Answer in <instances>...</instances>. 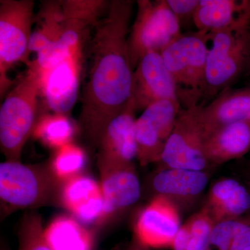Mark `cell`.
<instances>
[{
  "instance_id": "cell-18",
  "label": "cell",
  "mask_w": 250,
  "mask_h": 250,
  "mask_svg": "<svg viewBox=\"0 0 250 250\" xmlns=\"http://www.w3.org/2000/svg\"><path fill=\"white\" fill-rule=\"evenodd\" d=\"M202 208L215 224L242 218L250 210V193L236 179H221L211 186Z\"/></svg>"
},
{
  "instance_id": "cell-4",
  "label": "cell",
  "mask_w": 250,
  "mask_h": 250,
  "mask_svg": "<svg viewBox=\"0 0 250 250\" xmlns=\"http://www.w3.org/2000/svg\"><path fill=\"white\" fill-rule=\"evenodd\" d=\"M209 42L210 35L201 31L182 34L161 53L182 108L199 104L205 98Z\"/></svg>"
},
{
  "instance_id": "cell-5",
  "label": "cell",
  "mask_w": 250,
  "mask_h": 250,
  "mask_svg": "<svg viewBox=\"0 0 250 250\" xmlns=\"http://www.w3.org/2000/svg\"><path fill=\"white\" fill-rule=\"evenodd\" d=\"M205 98L216 97L250 70V24L210 35Z\"/></svg>"
},
{
  "instance_id": "cell-3",
  "label": "cell",
  "mask_w": 250,
  "mask_h": 250,
  "mask_svg": "<svg viewBox=\"0 0 250 250\" xmlns=\"http://www.w3.org/2000/svg\"><path fill=\"white\" fill-rule=\"evenodd\" d=\"M62 184L47 165H31L6 160L0 164L1 216L20 210L59 206Z\"/></svg>"
},
{
  "instance_id": "cell-30",
  "label": "cell",
  "mask_w": 250,
  "mask_h": 250,
  "mask_svg": "<svg viewBox=\"0 0 250 250\" xmlns=\"http://www.w3.org/2000/svg\"><path fill=\"white\" fill-rule=\"evenodd\" d=\"M243 250H250V246H248V248H246V249Z\"/></svg>"
},
{
  "instance_id": "cell-9",
  "label": "cell",
  "mask_w": 250,
  "mask_h": 250,
  "mask_svg": "<svg viewBox=\"0 0 250 250\" xmlns=\"http://www.w3.org/2000/svg\"><path fill=\"white\" fill-rule=\"evenodd\" d=\"M181 108L179 102L162 100L148 106L136 118L135 138L140 165L159 163Z\"/></svg>"
},
{
  "instance_id": "cell-10",
  "label": "cell",
  "mask_w": 250,
  "mask_h": 250,
  "mask_svg": "<svg viewBox=\"0 0 250 250\" xmlns=\"http://www.w3.org/2000/svg\"><path fill=\"white\" fill-rule=\"evenodd\" d=\"M182 225L179 207L165 197L154 195L136 217L133 237L150 249L170 248Z\"/></svg>"
},
{
  "instance_id": "cell-7",
  "label": "cell",
  "mask_w": 250,
  "mask_h": 250,
  "mask_svg": "<svg viewBox=\"0 0 250 250\" xmlns=\"http://www.w3.org/2000/svg\"><path fill=\"white\" fill-rule=\"evenodd\" d=\"M137 11L128 36V53L132 68L149 52H159L182 35V25L167 0H138Z\"/></svg>"
},
{
  "instance_id": "cell-24",
  "label": "cell",
  "mask_w": 250,
  "mask_h": 250,
  "mask_svg": "<svg viewBox=\"0 0 250 250\" xmlns=\"http://www.w3.org/2000/svg\"><path fill=\"white\" fill-rule=\"evenodd\" d=\"M44 229L39 213H24L18 228V250H54L46 240Z\"/></svg>"
},
{
  "instance_id": "cell-22",
  "label": "cell",
  "mask_w": 250,
  "mask_h": 250,
  "mask_svg": "<svg viewBox=\"0 0 250 250\" xmlns=\"http://www.w3.org/2000/svg\"><path fill=\"white\" fill-rule=\"evenodd\" d=\"M77 126L67 115L42 113L36 123L32 136L45 147L57 150L73 143Z\"/></svg>"
},
{
  "instance_id": "cell-11",
  "label": "cell",
  "mask_w": 250,
  "mask_h": 250,
  "mask_svg": "<svg viewBox=\"0 0 250 250\" xmlns=\"http://www.w3.org/2000/svg\"><path fill=\"white\" fill-rule=\"evenodd\" d=\"M132 99L136 111L162 100L179 102L175 83L161 53L149 52L140 59L133 75Z\"/></svg>"
},
{
  "instance_id": "cell-13",
  "label": "cell",
  "mask_w": 250,
  "mask_h": 250,
  "mask_svg": "<svg viewBox=\"0 0 250 250\" xmlns=\"http://www.w3.org/2000/svg\"><path fill=\"white\" fill-rule=\"evenodd\" d=\"M136 109L131 101L121 114L106 125L97 144L98 161L118 166H128L137 160L135 138Z\"/></svg>"
},
{
  "instance_id": "cell-15",
  "label": "cell",
  "mask_w": 250,
  "mask_h": 250,
  "mask_svg": "<svg viewBox=\"0 0 250 250\" xmlns=\"http://www.w3.org/2000/svg\"><path fill=\"white\" fill-rule=\"evenodd\" d=\"M82 65V62L68 58L41 71V97L52 113L67 115L75 106L80 93Z\"/></svg>"
},
{
  "instance_id": "cell-16",
  "label": "cell",
  "mask_w": 250,
  "mask_h": 250,
  "mask_svg": "<svg viewBox=\"0 0 250 250\" xmlns=\"http://www.w3.org/2000/svg\"><path fill=\"white\" fill-rule=\"evenodd\" d=\"M205 170L159 167L151 182L154 195H161L179 209L191 207L202 196L209 181Z\"/></svg>"
},
{
  "instance_id": "cell-20",
  "label": "cell",
  "mask_w": 250,
  "mask_h": 250,
  "mask_svg": "<svg viewBox=\"0 0 250 250\" xmlns=\"http://www.w3.org/2000/svg\"><path fill=\"white\" fill-rule=\"evenodd\" d=\"M250 151V121L225 125L206 139V155L209 165H222L243 157Z\"/></svg>"
},
{
  "instance_id": "cell-29",
  "label": "cell",
  "mask_w": 250,
  "mask_h": 250,
  "mask_svg": "<svg viewBox=\"0 0 250 250\" xmlns=\"http://www.w3.org/2000/svg\"><path fill=\"white\" fill-rule=\"evenodd\" d=\"M150 248L148 247L144 246L142 243H140L137 240L135 239L134 237L131 240V243H129V246L126 248V250H151Z\"/></svg>"
},
{
  "instance_id": "cell-17",
  "label": "cell",
  "mask_w": 250,
  "mask_h": 250,
  "mask_svg": "<svg viewBox=\"0 0 250 250\" xmlns=\"http://www.w3.org/2000/svg\"><path fill=\"white\" fill-rule=\"evenodd\" d=\"M200 119L206 138L225 125L250 121V86L223 90L203 105Z\"/></svg>"
},
{
  "instance_id": "cell-2",
  "label": "cell",
  "mask_w": 250,
  "mask_h": 250,
  "mask_svg": "<svg viewBox=\"0 0 250 250\" xmlns=\"http://www.w3.org/2000/svg\"><path fill=\"white\" fill-rule=\"evenodd\" d=\"M42 75L31 62L6 94L0 108V147L6 160L21 161L23 148L41 115Z\"/></svg>"
},
{
  "instance_id": "cell-27",
  "label": "cell",
  "mask_w": 250,
  "mask_h": 250,
  "mask_svg": "<svg viewBox=\"0 0 250 250\" xmlns=\"http://www.w3.org/2000/svg\"><path fill=\"white\" fill-rule=\"evenodd\" d=\"M167 4L180 22L191 21L200 4V0H167Z\"/></svg>"
},
{
  "instance_id": "cell-14",
  "label": "cell",
  "mask_w": 250,
  "mask_h": 250,
  "mask_svg": "<svg viewBox=\"0 0 250 250\" xmlns=\"http://www.w3.org/2000/svg\"><path fill=\"white\" fill-rule=\"evenodd\" d=\"M59 206L85 226H101L104 220L105 204L100 183L81 174L62 184Z\"/></svg>"
},
{
  "instance_id": "cell-25",
  "label": "cell",
  "mask_w": 250,
  "mask_h": 250,
  "mask_svg": "<svg viewBox=\"0 0 250 250\" xmlns=\"http://www.w3.org/2000/svg\"><path fill=\"white\" fill-rule=\"evenodd\" d=\"M187 223L190 233L187 250H207L214 222L202 208L188 219Z\"/></svg>"
},
{
  "instance_id": "cell-8",
  "label": "cell",
  "mask_w": 250,
  "mask_h": 250,
  "mask_svg": "<svg viewBox=\"0 0 250 250\" xmlns=\"http://www.w3.org/2000/svg\"><path fill=\"white\" fill-rule=\"evenodd\" d=\"M204 103L181 108L159 164L161 167L206 170V135L200 113Z\"/></svg>"
},
{
  "instance_id": "cell-28",
  "label": "cell",
  "mask_w": 250,
  "mask_h": 250,
  "mask_svg": "<svg viewBox=\"0 0 250 250\" xmlns=\"http://www.w3.org/2000/svg\"><path fill=\"white\" fill-rule=\"evenodd\" d=\"M190 233L187 222L182 224L178 231L176 233L171 244L172 250H187L190 241Z\"/></svg>"
},
{
  "instance_id": "cell-23",
  "label": "cell",
  "mask_w": 250,
  "mask_h": 250,
  "mask_svg": "<svg viewBox=\"0 0 250 250\" xmlns=\"http://www.w3.org/2000/svg\"><path fill=\"white\" fill-rule=\"evenodd\" d=\"M86 163L85 151L72 143L54 151L48 166L54 177L62 184L83 174Z\"/></svg>"
},
{
  "instance_id": "cell-31",
  "label": "cell",
  "mask_w": 250,
  "mask_h": 250,
  "mask_svg": "<svg viewBox=\"0 0 250 250\" xmlns=\"http://www.w3.org/2000/svg\"><path fill=\"white\" fill-rule=\"evenodd\" d=\"M1 250H6L5 249V248H1Z\"/></svg>"
},
{
  "instance_id": "cell-12",
  "label": "cell",
  "mask_w": 250,
  "mask_h": 250,
  "mask_svg": "<svg viewBox=\"0 0 250 250\" xmlns=\"http://www.w3.org/2000/svg\"><path fill=\"white\" fill-rule=\"evenodd\" d=\"M98 166L106 224L124 214L139 201L141 186L134 164L118 166L98 161Z\"/></svg>"
},
{
  "instance_id": "cell-26",
  "label": "cell",
  "mask_w": 250,
  "mask_h": 250,
  "mask_svg": "<svg viewBox=\"0 0 250 250\" xmlns=\"http://www.w3.org/2000/svg\"><path fill=\"white\" fill-rule=\"evenodd\" d=\"M239 218L215 224L207 250H230Z\"/></svg>"
},
{
  "instance_id": "cell-6",
  "label": "cell",
  "mask_w": 250,
  "mask_h": 250,
  "mask_svg": "<svg viewBox=\"0 0 250 250\" xmlns=\"http://www.w3.org/2000/svg\"><path fill=\"white\" fill-rule=\"evenodd\" d=\"M33 0L0 1V96L4 98L15 82L9 72L16 64L29 61L32 27L35 22Z\"/></svg>"
},
{
  "instance_id": "cell-19",
  "label": "cell",
  "mask_w": 250,
  "mask_h": 250,
  "mask_svg": "<svg viewBox=\"0 0 250 250\" xmlns=\"http://www.w3.org/2000/svg\"><path fill=\"white\" fill-rule=\"evenodd\" d=\"M193 24L197 31L208 35L250 24V0H200Z\"/></svg>"
},
{
  "instance_id": "cell-1",
  "label": "cell",
  "mask_w": 250,
  "mask_h": 250,
  "mask_svg": "<svg viewBox=\"0 0 250 250\" xmlns=\"http://www.w3.org/2000/svg\"><path fill=\"white\" fill-rule=\"evenodd\" d=\"M134 6L131 0L110 1L86 45L88 67L80 122L86 137L96 146L106 125L132 98L134 69L127 41Z\"/></svg>"
},
{
  "instance_id": "cell-21",
  "label": "cell",
  "mask_w": 250,
  "mask_h": 250,
  "mask_svg": "<svg viewBox=\"0 0 250 250\" xmlns=\"http://www.w3.org/2000/svg\"><path fill=\"white\" fill-rule=\"evenodd\" d=\"M54 250H95V232L70 214L54 217L44 229Z\"/></svg>"
}]
</instances>
